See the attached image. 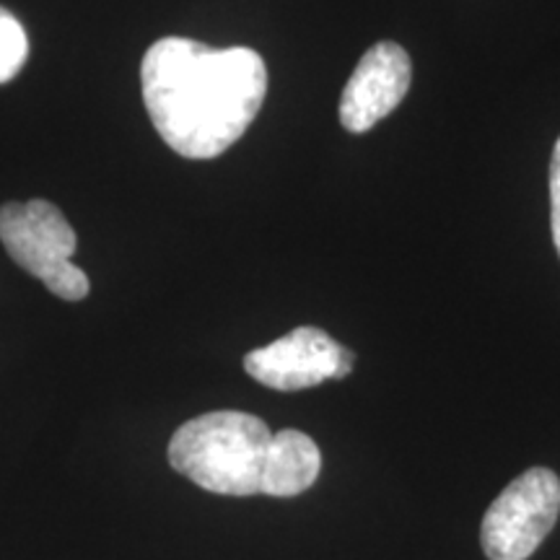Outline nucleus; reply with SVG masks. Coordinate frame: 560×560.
I'll return each mask as SVG.
<instances>
[{
  "mask_svg": "<svg viewBox=\"0 0 560 560\" xmlns=\"http://www.w3.org/2000/svg\"><path fill=\"white\" fill-rule=\"evenodd\" d=\"M140 89L153 128L185 159H215L240 140L268 94V68L249 47L164 37L143 55Z\"/></svg>",
  "mask_w": 560,
  "mask_h": 560,
  "instance_id": "f257e3e1",
  "label": "nucleus"
},
{
  "mask_svg": "<svg viewBox=\"0 0 560 560\" xmlns=\"http://www.w3.org/2000/svg\"><path fill=\"white\" fill-rule=\"evenodd\" d=\"M272 431L242 410H215L187 420L170 441V462L195 486L219 495L262 493Z\"/></svg>",
  "mask_w": 560,
  "mask_h": 560,
  "instance_id": "f03ea898",
  "label": "nucleus"
},
{
  "mask_svg": "<svg viewBox=\"0 0 560 560\" xmlns=\"http://www.w3.org/2000/svg\"><path fill=\"white\" fill-rule=\"evenodd\" d=\"M0 242L11 260L39 278L55 296L81 301L89 296V276L70 262L79 249L75 231L52 202H5L0 208Z\"/></svg>",
  "mask_w": 560,
  "mask_h": 560,
  "instance_id": "7ed1b4c3",
  "label": "nucleus"
},
{
  "mask_svg": "<svg viewBox=\"0 0 560 560\" xmlns=\"http://www.w3.org/2000/svg\"><path fill=\"white\" fill-rule=\"evenodd\" d=\"M560 516V478L532 467L511 480L482 516L480 545L490 560H527Z\"/></svg>",
  "mask_w": 560,
  "mask_h": 560,
  "instance_id": "20e7f679",
  "label": "nucleus"
},
{
  "mask_svg": "<svg viewBox=\"0 0 560 560\" xmlns=\"http://www.w3.org/2000/svg\"><path fill=\"white\" fill-rule=\"evenodd\" d=\"M353 363L355 355L325 330L296 327L270 346L247 353L244 371L270 389L299 392L327 380H346Z\"/></svg>",
  "mask_w": 560,
  "mask_h": 560,
  "instance_id": "39448f33",
  "label": "nucleus"
},
{
  "mask_svg": "<svg viewBox=\"0 0 560 560\" xmlns=\"http://www.w3.org/2000/svg\"><path fill=\"white\" fill-rule=\"evenodd\" d=\"M412 81V62L397 42L369 47L340 96V122L348 132H366L400 107Z\"/></svg>",
  "mask_w": 560,
  "mask_h": 560,
  "instance_id": "423d86ee",
  "label": "nucleus"
},
{
  "mask_svg": "<svg viewBox=\"0 0 560 560\" xmlns=\"http://www.w3.org/2000/svg\"><path fill=\"white\" fill-rule=\"evenodd\" d=\"M319 470L322 454L314 439L296 429L272 433L262 493L276 495V499H291V495L310 490L317 482Z\"/></svg>",
  "mask_w": 560,
  "mask_h": 560,
  "instance_id": "0eeeda50",
  "label": "nucleus"
},
{
  "mask_svg": "<svg viewBox=\"0 0 560 560\" xmlns=\"http://www.w3.org/2000/svg\"><path fill=\"white\" fill-rule=\"evenodd\" d=\"M30 55V39L24 26L9 9L0 5V83L16 79Z\"/></svg>",
  "mask_w": 560,
  "mask_h": 560,
  "instance_id": "6e6552de",
  "label": "nucleus"
},
{
  "mask_svg": "<svg viewBox=\"0 0 560 560\" xmlns=\"http://www.w3.org/2000/svg\"><path fill=\"white\" fill-rule=\"evenodd\" d=\"M550 213H552V242L560 255V138L556 140V149H552L550 159Z\"/></svg>",
  "mask_w": 560,
  "mask_h": 560,
  "instance_id": "1a4fd4ad",
  "label": "nucleus"
}]
</instances>
